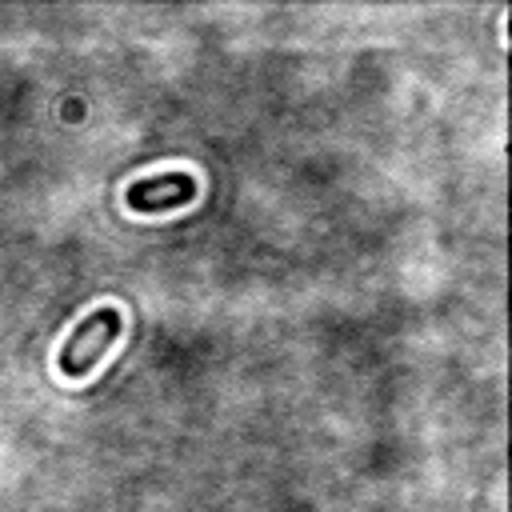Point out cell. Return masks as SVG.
<instances>
[{
    "instance_id": "1",
    "label": "cell",
    "mask_w": 512,
    "mask_h": 512,
    "mask_svg": "<svg viewBox=\"0 0 512 512\" xmlns=\"http://www.w3.org/2000/svg\"><path fill=\"white\" fill-rule=\"evenodd\" d=\"M120 328H124V320H120L116 308L88 312V316L72 328V336L64 340V348H60V356H56L60 372H64L68 380H80L84 372H92L96 360L108 352V344L120 336Z\"/></svg>"
},
{
    "instance_id": "2",
    "label": "cell",
    "mask_w": 512,
    "mask_h": 512,
    "mask_svg": "<svg viewBox=\"0 0 512 512\" xmlns=\"http://www.w3.org/2000/svg\"><path fill=\"white\" fill-rule=\"evenodd\" d=\"M192 196H196V180L188 172H168V176H148V180L128 184L124 204L136 212H164V208L188 204Z\"/></svg>"
}]
</instances>
